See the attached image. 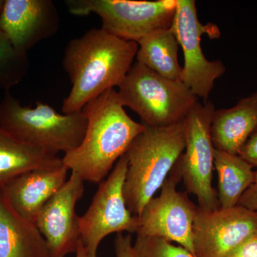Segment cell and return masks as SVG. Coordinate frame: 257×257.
<instances>
[{
	"label": "cell",
	"instance_id": "cell-1",
	"mask_svg": "<svg viewBox=\"0 0 257 257\" xmlns=\"http://www.w3.org/2000/svg\"><path fill=\"white\" fill-rule=\"evenodd\" d=\"M138 44L102 29H92L66 45L62 67L72 84L64 99V114L82 111L92 99L119 87L133 65Z\"/></svg>",
	"mask_w": 257,
	"mask_h": 257
},
{
	"label": "cell",
	"instance_id": "cell-2",
	"mask_svg": "<svg viewBox=\"0 0 257 257\" xmlns=\"http://www.w3.org/2000/svg\"><path fill=\"white\" fill-rule=\"evenodd\" d=\"M124 107L118 91L111 89L83 108L87 119L84 138L62 160L84 182L100 184L145 130V125L132 119Z\"/></svg>",
	"mask_w": 257,
	"mask_h": 257
},
{
	"label": "cell",
	"instance_id": "cell-3",
	"mask_svg": "<svg viewBox=\"0 0 257 257\" xmlns=\"http://www.w3.org/2000/svg\"><path fill=\"white\" fill-rule=\"evenodd\" d=\"M163 127L145 126L128 147L124 197L134 216L141 214L147 202L162 187L183 153L184 122Z\"/></svg>",
	"mask_w": 257,
	"mask_h": 257
},
{
	"label": "cell",
	"instance_id": "cell-4",
	"mask_svg": "<svg viewBox=\"0 0 257 257\" xmlns=\"http://www.w3.org/2000/svg\"><path fill=\"white\" fill-rule=\"evenodd\" d=\"M87 119L83 111L61 114L49 104L22 105L10 91L0 102V127L20 143L57 156L72 151L82 143Z\"/></svg>",
	"mask_w": 257,
	"mask_h": 257
},
{
	"label": "cell",
	"instance_id": "cell-5",
	"mask_svg": "<svg viewBox=\"0 0 257 257\" xmlns=\"http://www.w3.org/2000/svg\"><path fill=\"white\" fill-rule=\"evenodd\" d=\"M118 87L123 105L133 109L144 125L151 127L182 122L199 101L182 81L165 78L138 62Z\"/></svg>",
	"mask_w": 257,
	"mask_h": 257
},
{
	"label": "cell",
	"instance_id": "cell-6",
	"mask_svg": "<svg viewBox=\"0 0 257 257\" xmlns=\"http://www.w3.org/2000/svg\"><path fill=\"white\" fill-rule=\"evenodd\" d=\"M64 4L75 16L98 15L102 30L137 43L152 32L172 28L177 8V0H66Z\"/></svg>",
	"mask_w": 257,
	"mask_h": 257
},
{
	"label": "cell",
	"instance_id": "cell-7",
	"mask_svg": "<svg viewBox=\"0 0 257 257\" xmlns=\"http://www.w3.org/2000/svg\"><path fill=\"white\" fill-rule=\"evenodd\" d=\"M214 110L211 101H198L189 111L183 121L185 149L176 163L187 193L197 197L198 207L207 210L221 207L212 186L215 148L211 124Z\"/></svg>",
	"mask_w": 257,
	"mask_h": 257
},
{
	"label": "cell",
	"instance_id": "cell-8",
	"mask_svg": "<svg viewBox=\"0 0 257 257\" xmlns=\"http://www.w3.org/2000/svg\"><path fill=\"white\" fill-rule=\"evenodd\" d=\"M127 167L124 155L115 164L107 178L99 184L85 214L79 216L80 240L88 257H98V247L108 235L138 232V216L128 210L123 192Z\"/></svg>",
	"mask_w": 257,
	"mask_h": 257
},
{
	"label": "cell",
	"instance_id": "cell-9",
	"mask_svg": "<svg viewBox=\"0 0 257 257\" xmlns=\"http://www.w3.org/2000/svg\"><path fill=\"white\" fill-rule=\"evenodd\" d=\"M172 29L184 52V64L180 80L194 95L206 102L214 82L225 73L226 68L221 61L206 58L201 40L204 34L210 38H218L220 31L215 25H203L199 22L194 0H177Z\"/></svg>",
	"mask_w": 257,
	"mask_h": 257
},
{
	"label": "cell",
	"instance_id": "cell-10",
	"mask_svg": "<svg viewBox=\"0 0 257 257\" xmlns=\"http://www.w3.org/2000/svg\"><path fill=\"white\" fill-rule=\"evenodd\" d=\"M182 176L177 165L161 187L159 197L150 199L138 216V236H151L178 243L194 255L193 223L198 206L187 192L177 191Z\"/></svg>",
	"mask_w": 257,
	"mask_h": 257
},
{
	"label": "cell",
	"instance_id": "cell-11",
	"mask_svg": "<svg viewBox=\"0 0 257 257\" xmlns=\"http://www.w3.org/2000/svg\"><path fill=\"white\" fill-rule=\"evenodd\" d=\"M196 257H226L257 232V212L236 205L207 210L197 207L193 223Z\"/></svg>",
	"mask_w": 257,
	"mask_h": 257
},
{
	"label": "cell",
	"instance_id": "cell-12",
	"mask_svg": "<svg viewBox=\"0 0 257 257\" xmlns=\"http://www.w3.org/2000/svg\"><path fill=\"white\" fill-rule=\"evenodd\" d=\"M84 180L72 172L62 188L45 204L35 226L45 238L50 257L76 253L80 241L76 204L84 192Z\"/></svg>",
	"mask_w": 257,
	"mask_h": 257
},
{
	"label": "cell",
	"instance_id": "cell-13",
	"mask_svg": "<svg viewBox=\"0 0 257 257\" xmlns=\"http://www.w3.org/2000/svg\"><path fill=\"white\" fill-rule=\"evenodd\" d=\"M60 28V16L52 0H5L0 30L15 48L28 54Z\"/></svg>",
	"mask_w": 257,
	"mask_h": 257
},
{
	"label": "cell",
	"instance_id": "cell-14",
	"mask_svg": "<svg viewBox=\"0 0 257 257\" xmlns=\"http://www.w3.org/2000/svg\"><path fill=\"white\" fill-rule=\"evenodd\" d=\"M68 171L64 165L35 169L17 176L2 189L19 215L35 224L45 204L67 182Z\"/></svg>",
	"mask_w": 257,
	"mask_h": 257
},
{
	"label": "cell",
	"instance_id": "cell-15",
	"mask_svg": "<svg viewBox=\"0 0 257 257\" xmlns=\"http://www.w3.org/2000/svg\"><path fill=\"white\" fill-rule=\"evenodd\" d=\"M256 132L257 92L240 99L233 107L213 112L211 135L216 150L239 155Z\"/></svg>",
	"mask_w": 257,
	"mask_h": 257
},
{
	"label": "cell",
	"instance_id": "cell-16",
	"mask_svg": "<svg viewBox=\"0 0 257 257\" xmlns=\"http://www.w3.org/2000/svg\"><path fill=\"white\" fill-rule=\"evenodd\" d=\"M0 257H50L45 238L33 223L13 209L0 187Z\"/></svg>",
	"mask_w": 257,
	"mask_h": 257
},
{
	"label": "cell",
	"instance_id": "cell-17",
	"mask_svg": "<svg viewBox=\"0 0 257 257\" xmlns=\"http://www.w3.org/2000/svg\"><path fill=\"white\" fill-rule=\"evenodd\" d=\"M63 165L62 158L20 143L0 127V187L24 172Z\"/></svg>",
	"mask_w": 257,
	"mask_h": 257
},
{
	"label": "cell",
	"instance_id": "cell-18",
	"mask_svg": "<svg viewBox=\"0 0 257 257\" xmlns=\"http://www.w3.org/2000/svg\"><path fill=\"white\" fill-rule=\"evenodd\" d=\"M138 44L137 62L165 78L180 80L182 67L178 60L179 45L172 28L152 32Z\"/></svg>",
	"mask_w": 257,
	"mask_h": 257
},
{
	"label": "cell",
	"instance_id": "cell-19",
	"mask_svg": "<svg viewBox=\"0 0 257 257\" xmlns=\"http://www.w3.org/2000/svg\"><path fill=\"white\" fill-rule=\"evenodd\" d=\"M253 166L239 155L216 150L214 169L218 173V199L221 208L234 207L240 198L253 183L256 171Z\"/></svg>",
	"mask_w": 257,
	"mask_h": 257
},
{
	"label": "cell",
	"instance_id": "cell-20",
	"mask_svg": "<svg viewBox=\"0 0 257 257\" xmlns=\"http://www.w3.org/2000/svg\"><path fill=\"white\" fill-rule=\"evenodd\" d=\"M29 69L28 54L16 50L8 36L0 30V89L10 91L23 81Z\"/></svg>",
	"mask_w": 257,
	"mask_h": 257
},
{
	"label": "cell",
	"instance_id": "cell-21",
	"mask_svg": "<svg viewBox=\"0 0 257 257\" xmlns=\"http://www.w3.org/2000/svg\"><path fill=\"white\" fill-rule=\"evenodd\" d=\"M133 252L134 257H196L185 248L167 240L138 235Z\"/></svg>",
	"mask_w": 257,
	"mask_h": 257
},
{
	"label": "cell",
	"instance_id": "cell-22",
	"mask_svg": "<svg viewBox=\"0 0 257 257\" xmlns=\"http://www.w3.org/2000/svg\"><path fill=\"white\" fill-rule=\"evenodd\" d=\"M226 257H257V232L240 243Z\"/></svg>",
	"mask_w": 257,
	"mask_h": 257
},
{
	"label": "cell",
	"instance_id": "cell-23",
	"mask_svg": "<svg viewBox=\"0 0 257 257\" xmlns=\"http://www.w3.org/2000/svg\"><path fill=\"white\" fill-rule=\"evenodd\" d=\"M116 257H134L133 243L130 234H116L114 240Z\"/></svg>",
	"mask_w": 257,
	"mask_h": 257
},
{
	"label": "cell",
	"instance_id": "cell-24",
	"mask_svg": "<svg viewBox=\"0 0 257 257\" xmlns=\"http://www.w3.org/2000/svg\"><path fill=\"white\" fill-rule=\"evenodd\" d=\"M237 205L257 212V170L254 181L240 198Z\"/></svg>",
	"mask_w": 257,
	"mask_h": 257
},
{
	"label": "cell",
	"instance_id": "cell-25",
	"mask_svg": "<svg viewBox=\"0 0 257 257\" xmlns=\"http://www.w3.org/2000/svg\"><path fill=\"white\" fill-rule=\"evenodd\" d=\"M239 155L252 165L253 167L257 168V132L243 145Z\"/></svg>",
	"mask_w": 257,
	"mask_h": 257
},
{
	"label": "cell",
	"instance_id": "cell-26",
	"mask_svg": "<svg viewBox=\"0 0 257 257\" xmlns=\"http://www.w3.org/2000/svg\"><path fill=\"white\" fill-rule=\"evenodd\" d=\"M76 257H88L87 249L84 247L81 240L76 251Z\"/></svg>",
	"mask_w": 257,
	"mask_h": 257
},
{
	"label": "cell",
	"instance_id": "cell-27",
	"mask_svg": "<svg viewBox=\"0 0 257 257\" xmlns=\"http://www.w3.org/2000/svg\"><path fill=\"white\" fill-rule=\"evenodd\" d=\"M5 5V0H0V19H1L2 14H3V10H4Z\"/></svg>",
	"mask_w": 257,
	"mask_h": 257
}]
</instances>
